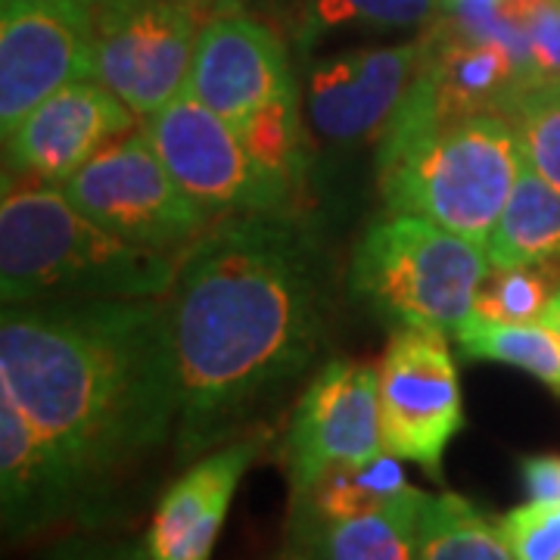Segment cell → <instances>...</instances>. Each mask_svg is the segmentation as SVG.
<instances>
[{
  "label": "cell",
  "mask_w": 560,
  "mask_h": 560,
  "mask_svg": "<svg viewBox=\"0 0 560 560\" xmlns=\"http://www.w3.org/2000/svg\"><path fill=\"white\" fill-rule=\"evenodd\" d=\"M430 492L408 486L401 495L359 517L290 526V545L308 560H415L423 501Z\"/></svg>",
  "instance_id": "obj_18"
},
{
  "label": "cell",
  "mask_w": 560,
  "mask_h": 560,
  "mask_svg": "<svg viewBox=\"0 0 560 560\" xmlns=\"http://www.w3.org/2000/svg\"><path fill=\"white\" fill-rule=\"evenodd\" d=\"M0 504L3 533L25 539L66 521H97L75 467L44 440L20 405L0 393Z\"/></svg>",
  "instance_id": "obj_15"
},
{
  "label": "cell",
  "mask_w": 560,
  "mask_h": 560,
  "mask_svg": "<svg viewBox=\"0 0 560 560\" xmlns=\"http://www.w3.org/2000/svg\"><path fill=\"white\" fill-rule=\"evenodd\" d=\"M523 79L526 69L501 38L464 28L458 35L436 22L430 28V54L396 119L381 135V150L452 121L501 113Z\"/></svg>",
  "instance_id": "obj_11"
},
{
  "label": "cell",
  "mask_w": 560,
  "mask_h": 560,
  "mask_svg": "<svg viewBox=\"0 0 560 560\" xmlns=\"http://www.w3.org/2000/svg\"><path fill=\"white\" fill-rule=\"evenodd\" d=\"M521 480L529 501H560V455L521 458Z\"/></svg>",
  "instance_id": "obj_30"
},
{
  "label": "cell",
  "mask_w": 560,
  "mask_h": 560,
  "mask_svg": "<svg viewBox=\"0 0 560 560\" xmlns=\"http://www.w3.org/2000/svg\"><path fill=\"white\" fill-rule=\"evenodd\" d=\"M180 256L125 241L88 219L54 184H3L0 300H150L168 296Z\"/></svg>",
  "instance_id": "obj_3"
},
{
  "label": "cell",
  "mask_w": 560,
  "mask_h": 560,
  "mask_svg": "<svg viewBox=\"0 0 560 560\" xmlns=\"http://www.w3.org/2000/svg\"><path fill=\"white\" fill-rule=\"evenodd\" d=\"M237 135L246 143V150L268 168L287 175L296 184H305V131H302L300 94L261 106L249 119L237 125Z\"/></svg>",
  "instance_id": "obj_25"
},
{
  "label": "cell",
  "mask_w": 560,
  "mask_h": 560,
  "mask_svg": "<svg viewBox=\"0 0 560 560\" xmlns=\"http://www.w3.org/2000/svg\"><path fill=\"white\" fill-rule=\"evenodd\" d=\"M381 452L386 448L377 364L330 359L302 389L287 423L283 467L293 504L305 499L334 467L368 460Z\"/></svg>",
  "instance_id": "obj_10"
},
{
  "label": "cell",
  "mask_w": 560,
  "mask_h": 560,
  "mask_svg": "<svg viewBox=\"0 0 560 560\" xmlns=\"http://www.w3.org/2000/svg\"><path fill=\"white\" fill-rule=\"evenodd\" d=\"M212 16L202 0H94V79L140 119L153 116L187 84L202 25Z\"/></svg>",
  "instance_id": "obj_8"
},
{
  "label": "cell",
  "mask_w": 560,
  "mask_h": 560,
  "mask_svg": "<svg viewBox=\"0 0 560 560\" xmlns=\"http://www.w3.org/2000/svg\"><path fill=\"white\" fill-rule=\"evenodd\" d=\"M560 287V271L526 265V268H489L482 280L477 312L482 318L529 324L541 320L548 302L555 300Z\"/></svg>",
  "instance_id": "obj_26"
},
{
  "label": "cell",
  "mask_w": 560,
  "mask_h": 560,
  "mask_svg": "<svg viewBox=\"0 0 560 560\" xmlns=\"http://www.w3.org/2000/svg\"><path fill=\"white\" fill-rule=\"evenodd\" d=\"M445 0H305L296 35L308 50L312 44L346 32L361 35H396L420 32L440 22Z\"/></svg>",
  "instance_id": "obj_21"
},
{
  "label": "cell",
  "mask_w": 560,
  "mask_h": 560,
  "mask_svg": "<svg viewBox=\"0 0 560 560\" xmlns=\"http://www.w3.org/2000/svg\"><path fill=\"white\" fill-rule=\"evenodd\" d=\"M0 393L75 467L101 511L109 492L178 433L168 300L3 305Z\"/></svg>",
  "instance_id": "obj_2"
},
{
  "label": "cell",
  "mask_w": 560,
  "mask_h": 560,
  "mask_svg": "<svg viewBox=\"0 0 560 560\" xmlns=\"http://www.w3.org/2000/svg\"><path fill=\"white\" fill-rule=\"evenodd\" d=\"M280 560H308V558L302 555L300 548H293V545H290V551H287V555H283V558H280Z\"/></svg>",
  "instance_id": "obj_35"
},
{
  "label": "cell",
  "mask_w": 560,
  "mask_h": 560,
  "mask_svg": "<svg viewBox=\"0 0 560 560\" xmlns=\"http://www.w3.org/2000/svg\"><path fill=\"white\" fill-rule=\"evenodd\" d=\"M187 91L237 128L261 106L300 94V84L278 32L246 10H231L202 25Z\"/></svg>",
  "instance_id": "obj_14"
},
{
  "label": "cell",
  "mask_w": 560,
  "mask_h": 560,
  "mask_svg": "<svg viewBox=\"0 0 560 560\" xmlns=\"http://www.w3.org/2000/svg\"><path fill=\"white\" fill-rule=\"evenodd\" d=\"M415 560H517L499 523L464 495H427Z\"/></svg>",
  "instance_id": "obj_22"
},
{
  "label": "cell",
  "mask_w": 560,
  "mask_h": 560,
  "mask_svg": "<svg viewBox=\"0 0 560 560\" xmlns=\"http://www.w3.org/2000/svg\"><path fill=\"white\" fill-rule=\"evenodd\" d=\"M541 324L560 340V287L558 293H555V300L548 302V308H545V315H541Z\"/></svg>",
  "instance_id": "obj_32"
},
{
  "label": "cell",
  "mask_w": 560,
  "mask_h": 560,
  "mask_svg": "<svg viewBox=\"0 0 560 560\" xmlns=\"http://www.w3.org/2000/svg\"><path fill=\"white\" fill-rule=\"evenodd\" d=\"M460 352L474 361H499L533 374L560 396V340L541 324H508L482 318L480 312L455 334Z\"/></svg>",
  "instance_id": "obj_23"
},
{
  "label": "cell",
  "mask_w": 560,
  "mask_h": 560,
  "mask_svg": "<svg viewBox=\"0 0 560 560\" xmlns=\"http://www.w3.org/2000/svg\"><path fill=\"white\" fill-rule=\"evenodd\" d=\"M138 113L97 79L60 88L3 135L7 175L60 187L109 143L138 128Z\"/></svg>",
  "instance_id": "obj_13"
},
{
  "label": "cell",
  "mask_w": 560,
  "mask_h": 560,
  "mask_svg": "<svg viewBox=\"0 0 560 560\" xmlns=\"http://www.w3.org/2000/svg\"><path fill=\"white\" fill-rule=\"evenodd\" d=\"M499 526L517 560H560V501H526Z\"/></svg>",
  "instance_id": "obj_28"
},
{
  "label": "cell",
  "mask_w": 560,
  "mask_h": 560,
  "mask_svg": "<svg viewBox=\"0 0 560 560\" xmlns=\"http://www.w3.org/2000/svg\"><path fill=\"white\" fill-rule=\"evenodd\" d=\"M501 116L514 125L523 160L560 190V79H523Z\"/></svg>",
  "instance_id": "obj_24"
},
{
  "label": "cell",
  "mask_w": 560,
  "mask_h": 560,
  "mask_svg": "<svg viewBox=\"0 0 560 560\" xmlns=\"http://www.w3.org/2000/svg\"><path fill=\"white\" fill-rule=\"evenodd\" d=\"M40 560H153L143 541H113V539H75L60 541Z\"/></svg>",
  "instance_id": "obj_29"
},
{
  "label": "cell",
  "mask_w": 560,
  "mask_h": 560,
  "mask_svg": "<svg viewBox=\"0 0 560 560\" xmlns=\"http://www.w3.org/2000/svg\"><path fill=\"white\" fill-rule=\"evenodd\" d=\"M165 300L180 371L175 455L187 464L237 440L315 368L327 253L300 209L231 215L180 253Z\"/></svg>",
  "instance_id": "obj_1"
},
{
  "label": "cell",
  "mask_w": 560,
  "mask_h": 560,
  "mask_svg": "<svg viewBox=\"0 0 560 560\" xmlns=\"http://www.w3.org/2000/svg\"><path fill=\"white\" fill-rule=\"evenodd\" d=\"M495 10L523 22L533 79H560V0H501Z\"/></svg>",
  "instance_id": "obj_27"
},
{
  "label": "cell",
  "mask_w": 560,
  "mask_h": 560,
  "mask_svg": "<svg viewBox=\"0 0 560 560\" xmlns=\"http://www.w3.org/2000/svg\"><path fill=\"white\" fill-rule=\"evenodd\" d=\"M60 190L113 234L175 256L219 221L172 178L143 125L81 165Z\"/></svg>",
  "instance_id": "obj_7"
},
{
  "label": "cell",
  "mask_w": 560,
  "mask_h": 560,
  "mask_svg": "<svg viewBox=\"0 0 560 560\" xmlns=\"http://www.w3.org/2000/svg\"><path fill=\"white\" fill-rule=\"evenodd\" d=\"M521 168L514 125L482 113L381 150V194L386 212L436 221L486 246Z\"/></svg>",
  "instance_id": "obj_4"
},
{
  "label": "cell",
  "mask_w": 560,
  "mask_h": 560,
  "mask_svg": "<svg viewBox=\"0 0 560 560\" xmlns=\"http://www.w3.org/2000/svg\"><path fill=\"white\" fill-rule=\"evenodd\" d=\"M486 275L482 243L420 215L386 212L355 243L349 287L393 327L420 324L455 337L477 315Z\"/></svg>",
  "instance_id": "obj_5"
},
{
  "label": "cell",
  "mask_w": 560,
  "mask_h": 560,
  "mask_svg": "<svg viewBox=\"0 0 560 560\" xmlns=\"http://www.w3.org/2000/svg\"><path fill=\"white\" fill-rule=\"evenodd\" d=\"M405 489L408 482H405L401 460L389 452H381L368 460L340 464L330 474H324L305 499L293 504L290 526L359 517V514L383 508Z\"/></svg>",
  "instance_id": "obj_20"
},
{
  "label": "cell",
  "mask_w": 560,
  "mask_h": 560,
  "mask_svg": "<svg viewBox=\"0 0 560 560\" xmlns=\"http://www.w3.org/2000/svg\"><path fill=\"white\" fill-rule=\"evenodd\" d=\"M427 54L430 28L411 40L342 50L312 62L305 88L312 131L340 147L381 138L408 97Z\"/></svg>",
  "instance_id": "obj_12"
},
{
  "label": "cell",
  "mask_w": 560,
  "mask_h": 560,
  "mask_svg": "<svg viewBox=\"0 0 560 560\" xmlns=\"http://www.w3.org/2000/svg\"><path fill=\"white\" fill-rule=\"evenodd\" d=\"M94 79L91 16L28 7L0 16V128L3 135L40 101Z\"/></svg>",
  "instance_id": "obj_16"
},
{
  "label": "cell",
  "mask_w": 560,
  "mask_h": 560,
  "mask_svg": "<svg viewBox=\"0 0 560 560\" xmlns=\"http://www.w3.org/2000/svg\"><path fill=\"white\" fill-rule=\"evenodd\" d=\"M501 0H445V13L448 10H467V7H499Z\"/></svg>",
  "instance_id": "obj_34"
},
{
  "label": "cell",
  "mask_w": 560,
  "mask_h": 560,
  "mask_svg": "<svg viewBox=\"0 0 560 560\" xmlns=\"http://www.w3.org/2000/svg\"><path fill=\"white\" fill-rule=\"evenodd\" d=\"M202 3H206V7H209V10H212L215 16H219V13H231V10H243V7H246L249 0H202Z\"/></svg>",
  "instance_id": "obj_33"
},
{
  "label": "cell",
  "mask_w": 560,
  "mask_h": 560,
  "mask_svg": "<svg viewBox=\"0 0 560 560\" xmlns=\"http://www.w3.org/2000/svg\"><path fill=\"white\" fill-rule=\"evenodd\" d=\"M143 131L172 178L219 221L300 209V184L261 165L237 128L202 106L187 84L143 119Z\"/></svg>",
  "instance_id": "obj_6"
},
{
  "label": "cell",
  "mask_w": 560,
  "mask_h": 560,
  "mask_svg": "<svg viewBox=\"0 0 560 560\" xmlns=\"http://www.w3.org/2000/svg\"><path fill=\"white\" fill-rule=\"evenodd\" d=\"M28 7H54V10H69L79 16H91L94 0H0V16L16 13V10H28Z\"/></svg>",
  "instance_id": "obj_31"
},
{
  "label": "cell",
  "mask_w": 560,
  "mask_h": 560,
  "mask_svg": "<svg viewBox=\"0 0 560 560\" xmlns=\"http://www.w3.org/2000/svg\"><path fill=\"white\" fill-rule=\"evenodd\" d=\"M489 268L541 265L560 271V190L523 160L521 178L486 243Z\"/></svg>",
  "instance_id": "obj_19"
},
{
  "label": "cell",
  "mask_w": 560,
  "mask_h": 560,
  "mask_svg": "<svg viewBox=\"0 0 560 560\" xmlns=\"http://www.w3.org/2000/svg\"><path fill=\"white\" fill-rule=\"evenodd\" d=\"M383 448L442 480L448 442L464 427L458 364L448 334L399 324L377 364Z\"/></svg>",
  "instance_id": "obj_9"
},
{
  "label": "cell",
  "mask_w": 560,
  "mask_h": 560,
  "mask_svg": "<svg viewBox=\"0 0 560 560\" xmlns=\"http://www.w3.org/2000/svg\"><path fill=\"white\" fill-rule=\"evenodd\" d=\"M259 436H243L215 452L190 460L150 521L143 545L153 560H209L219 541L221 523L243 474L259 455Z\"/></svg>",
  "instance_id": "obj_17"
}]
</instances>
